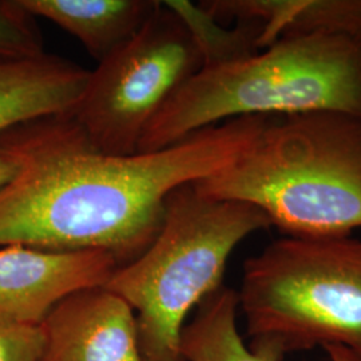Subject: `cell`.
<instances>
[{
	"label": "cell",
	"mask_w": 361,
	"mask_h": 361,
	"mask_svg": "<svg viewBox=\"0 0 361 361\" xmlns=\"http://www.w3.org/2000/svg\"><path fill=\"white\" fill-rule=\"evenodd\" d=\"M273 116L233 118L133 155L95 150L70 113L11 128L0 134L18 165L0 190V247L101 250L126 265L159 232L169 194L229 166Z\"/></svg>",
	"instance_id": "obj_1"
},
{
	"label": "cell",
	"mask_w": 361,
	"mask_h": 361,
	"mask_svg": "<svg viewBox=\"0 0 361 361\" xmlns=\"http://www.w3.org/2000/svg\"><path fill=\"white\" fill-rule=\"evenodd\" d=\"M193 185L207 197L257 207L288 237L350 235L361 228V118L273 116L244 154Z\"/></svg>",
	"instance_id": "obj_2"
},
{
	"label": "cell",
	"mask_w": 361,
	"mask_h": 361,
	"mask_svg": "<svg viewBox=\"0 0 361 361\" xmlns=\"http://www.w3.org/2000/svg\"><path fill=\"white\" fill-rule=\"evenodd\" d=\"M310 111L361 118V37H285L264 52L201 68L155 116L138 153L233 118Z\"/></svg>",
	"instance_id": "obj_3"
},
{
	"label": "cell",
	"mask_w": 361,
	"mask_h": 361,
	"mask_svg": "<svg viewBox=\"0 0 361 361\" xmlns=\"http://www.w3.org/2000/svg\"><path fill=\"white\" fill-rule=\"evenodd\" d=\"M271 226L257 207L207 197L193 183L169 194L153 243L104 285L135 312L145 360L183 361L180 334L189 313L222 286L238 244Z\"/></svg>",
	"instance_id": "obj_4"
},
{
	"label": "cell",
	"mask_w": 361,
	"mask_h": 361,
	"mask_svg": "<svg viewBox=\"0 0 361 361\" xmlns=\"http://www.w3.org/2000/svg\"><path fill=\"white\" fill-rule=\"evenodd\" d=\"M249 348L271 361L314 347L361 360V240L284 237L247 258L238 292Z\"/></svg>",
	"instance_id": "obj_5"
},
{
	"label": "cell",
	"mask_w": 361,
	"mask_h": 361,
	"mask_svg": "<svg viewBox=\"0 0 361 361\" xmlns=\"http://www.w3.org/2000/svg\"><path fill=\"white\" fill-rule=\"evenodd\" d=\"M201 68L189 31L159 1L141 30L90 71L82 97L68 113L95 150L137 154L155 116Z\"/></svg>",
	"instance_id": "obj_6"
},
{
	"label": "cell",
	"mask_w": 361,
	"mask_h": 361,
	"mask_svg": "<svg viewBox=\"0 0 361 361\" xmlns=\"http://www.w3.org/2000/svg\"><path fill=\"white\" fill-rule=\"evenodd\" d=\"M119 264L101 250L50 252L0 247V323L40 325L52 308L78 290L104 286Z\"/></svg>",
	"instance_id": "obj_7"
},
{
	"label": "cell",
	"mask_w": 361,
	"mask_h": 361,
	"mask_svg": "<svg viewBox=\"0 0 361 361\" xmlns=\"http://www.w3.org/2000/svg\"><path fill=\"white\" fill-rule=\"evenodd\" d=\"M40 326V361H146L135 312L106 286L66 297Z\"/></svg>",
	"instance_id": "obj_8"
},
{
	"label": "cell",
	"mask_w": 361,
	"mask_h": 361,
	"mask_svg": "<svg viewBox=\"0 0 361 361\" xmlns=\"http://www.w3.org/2000/svg\"><path fill=\"white\" fill-rule=\"evenodd\" d=\"M89 77L90 70L47 52L0 58V134L34 119L71 111Z\"/></svg>",
	"instance_id": "obj_9"
},
{
	"label": "cell",
	"mask_w": 361,
	"mask_h": 361,
	"mask_svg": "<svg viewBox=\"0 0 361 361\" xmlns=\"http://www.w3.org/2000/svg\"><path fill=\"white\" fill-rule=\"evenodd\" d=\"M200 4L219 23L258 22V50L285 37H361V0H205Z\"/></svg>",
	"instance_id": "obj_10"
},
{
	"label": "cell",
	"mask_w": 361,
	"mask_h": 361,
	"mask_svg": "<svg viewBox=\"0 0 361 361\" xmlns=\"http://www.w3.org/2000/svg\"><path fill=\"white\" fill-rule=\"evenodd\" d=\"M35 18L51 20L104 61L133 38L153 15L154 0H20Z\"/></svg>",
	"instance_id": "obj_11"
},
{
	"label": "cell",
	"mask_w": 361,
	"mask_h": 361,
	"mask_svg": "<svg viewBox=\"0 0 361 361\" xmlns=\"http://www.w3.org/2000/svg\"><path fill=\"white\" fill-rule=\"evenodd\" d=\"M238 292L221 286L207 296L180 334L183 361H271L246 347L238 332Z\"/></svg>",
	"instance_id": "obj_12"
},
{
	"label": "cell",
	"mask_w": 361,
	"mask_h": 361,
	"mask_svg": "<svg viewBox=\"0 0 361 361\" xmlns=\"http://www.w3.org/2000/svg\"><path fill=\"white\" fill-rule=\"evenodd\" d=\"M164 6L180 18L200 52L204 67L232 63L258 52L261 25L255 20L222 26L201 4L186 0H166Z\"/></svg>",
	"instance_id": "obj_13"
},
{
	"label": "cell",
	"mask_w": 361,
	"mask_h": 361,
	"mask_svg": "<svg viewBox=\"0 0 361 361\" xmlns=\"http://www.w3.org/2000/svg\"><path fill=\"white\" fill-rule=\"evenodd\" d=\"M44 51L37 18L20 0H0V58L38 56Z\"/></svg>",
	"instance_id": "obj_14"
},
{
	"label": "cell",
	"mask_w": 361,
	"mask_h": 361,
	"mask_svg": "<svg viewBox=\"0 0 361 361\" xmlns=\"http://www.w3.org/2000/svg\"><path fill=\"white\" fill-rule=\"evenodd\" d=\"M43 345L40 325L0 323V361H40Z\"/></svg>",
	"instance_id": "obj_15"
},
{
	"label": "cell",
	"mask_w": 361,
	"mask_h": 361,
	"mask_svg": "<svg viewBox=\"0 0 361 361\" xmlns=\"http://www.w3.org/2000/svg\"><path fill=\"white\" fill-rule=\"evenodd\" d=\"M18 171V165L13 161V155L0 142V190L13 180Z\"/></svg>",
	"instance_id": "obj_16"
},
{
	"label": "cell",
	"mask_w": 361,
	"mask_h": 361,
	"mask_svg": "<svg viewBox=\"0 0 361 361\" xmlns=\"http://www.w3.org/2000/svg\"><path fill=\"white\" fill-rule=\"evenodd\" d=\"M329 360L331 361H345V352L343 347H336V345H331V347H325L323 348Z\"/></svg>",
	"instance_id": "obj_17"
},
{
	"label": "cell",
	"mask_w": 361,
	"mask_h": 361,
	"mask_svg": "<svg viewBox=\"0 0 361 361\" xmlns=\"http://www.w3.org/2000/svg\"><path fill=\"white\" fill-rule=\"evenodd\" d=\"M344 352H345V361H361L357 356H355L348 349L344 348Z\"/></svg>",
	"instance_id": "obj_18"
}]
</instances>
